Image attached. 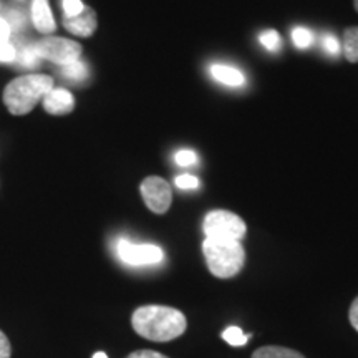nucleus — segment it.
Segmentation results:
<instances>
[{"mask_svg":"<svg viewBox=\"0 0 358 358\" xmlns=\"http://www.w3.org/2000/svg\"><path fill=\"white\" fill-rule=\"evenodd\" d=\"M131 325L140 337L151 342H169L185 334V313L174 307L143 306L133 312Z\"/></svg>","mask_w":358,"mask_h":358,"instance_id":"1","label":"nucleus"},{"mask_svg":"<svg viewBox=\"0 0 358 358\" xmlns=\"http://www.w3.org/2000/svg\"><path fill=\"white\" fill-rule=\"evenodd\" d=\"M50 90L53 80L48 75H24L7 85L3 101L12 115L22 116L32 111Z\"/></svg>","mask_w":358,"mask_h":358,"instance_id":"2","label":"nucleus"},{"mask_svg":"<svg viewBox=\"0 0 358 358\" xmlns=\"http://www.w3.org/2000/svg\"><path fill=\"white\" fill-rule=\"evenodd\" d=\"M203 254L209 271L219 279H231L243 271L245 262V250L241 241H222L206 237Z\"/></svg>","mask_w":358,"mask_h":358,"instance_id":"3","label":"nucleus"},{"mask_svg":"<svg viewBox=\"0 0 358 358\" xmlns=\"http://www.w3.org/2000/svg\"><path fill=\"white\" fill-rule=\"evenodd\" d=\"M203 231L209 239H222V241H241L245 236V222L243 217L231 211H211L206 214L203 222Z\"/></svg>","mask_w":358,"mask_h":358,"instance_id":"4","label":"nucleus"},{"mask_svg":"<svg viewBox=\"0 0 358 358\" xmlns=\"http://www.w3.org/2000/svg\"><path fill=\"white\" fill-rule=\"evenodd\" d=\"M35 45H37L40 57L60 66L80 60L83 52L82 45L62 37H45Z\"/></svg>","mask_w":358,"mask_h":358,"instance_id":"5","label":"nucleus"},{"mask_svg":"<svg viewBox=\"0 0 358 358\" xmlns=\"http://www.w3.org/2000/svg\"><path fill=\"white\" fill-rule=\"evenodd\" d=\"M116 252L128 266H155L164 259L163 249L155 244H133L127 239L118 241Z\"/></svg>","mask_w":358,"mask_h":358,"instance_id":"6","label":"nucleus"},{"mask_svg":"<svg viewBox=\"0 0 358 358\" xmlns=\"http://www.w3.org/2000/svg\"><path fill=\"white\" fill-rule=\"evenodd\" d=\"M141 196L150 211L156 214L168 213L169 206L173 203V191L168 181L163 178L151 176L141 182Z\"/></svg>","mask_w":358,"mask_h":358,"instance_id":"7","label":"nucleus"},{"mask_svg":"<svg viewBox=\"0 0 358 358\" xmlns=\"http://www.w3.org/2000/svg\"><path fill=\"white\" fill-rule=\"evenodd\" d=\"M64 25L70 34L78 35V37H90V35L95 34L98 27L96 13L93 8L85 7L83 12L78 13V15L65 17Z\"/></svg>","mask_w":358,"mask_h":358,"instance_id":"8","label":"nucleus"},{"mask_svg":"<svg viewBox=\"0 0 358 358\" xmlns=\"http://www.w3.org/2000/svg\"><path fill=\"white\" fill-rule=\"evenodd\" d=\"M73 95L64 88H53L43 98V108L50 115H66L73 110Z\"/></svg>","mask_w":358,"mask_h":358,"instance_id":"9","label":"nucleus"},{"mask_svg":"<svg viewBox=\"0 0 358 358\" xmlns=\"http://www.w3.org/2000/svg\"><path fill=\"white\" fill-rule=\"evenodd\" d=\"M32 20L38 32L47 35L55 32L57 24L50 6H48V0H32Z\"/></svg>","mask_w":358,"mask_h":358,"instance_id":"10","label":"nucleus"},{"mask_svg":"<svg viewBox=\"0 0 358 358\" xmlns=\"http://www.w3.org/2000/svg\"><path fill=\"white\" fill-rule=\"evenodd\" d=\"M211 75L214 80H217V82H221L222 85H227V87H243L245 83V77L243 71L231 65H213Z\"/></svg>","mask_w":358,"mask_h":358,"instance_id":"11","label":"nucleus"},{"mask_svg":"<svg viewBox=\"0 0 358 358\" xmlns=\"http://www.w3.org/2000/svg\"><path fill=\"white\" fill-rule=\"evenodd\" d=\"M252 358H306V357H303L302 353L292 350V348L268 345L254 352Z\"/></svg>","mask_w":358,"mask_h":358,"instance_id":"12","label":"nucleus"},{"mask_svg":"<svg viewBox=\"0 0 358 358\" xmlns=\"http://www.w3.org/2000/svg\"><path fill=\"white\" fill-rule=\"evenodd\" d=\"M343 53L352 64H358V27H350L343 32Z\"/></svg>","mask_w":358,"mask_h":358,"instance_id":"13","label":"nucleus"},{"mask_svg":"<svg viewBox=\"0 0 358 358\" xmlns=\"http://www.w3.org/2000/svg\"><path fill=\"white\" fill-rule=\"evenodd\" d=\"M62 75H64L66 80H70V82L80 83L88 78V66L82 60H75L69 65L62 66Z\"/></svg>","mask_w":358,"mask_h":358,"instance_id":"14","label":"nucleus"},{"mask_svg":"<svg viewBox=\"0 0 358 358\" xmlns=\"http://www.w3.org/2000/svg\"><path fill=\"white\" fill-rule=\"evenodd\" d=\"M17 60H19L20 66H25V69H35L42 60L40 57L38 48L35 43H29L22 48L20 53H17Z\"/></svg>","mask_w":358,"mask_h":358,"instance_id":"15","label":"nucleus"},{"mask_svg":"<svg viewBox=\"0 0 358 358\" xmlns=\"http://www.w3.org/2000/svg\"><path fill=\"white\" fill-rule=\"evenodd\" d=\"M222 338L226 340L229 345L241 347V345H245V343H248L250 335H245L243 330L239 329V327H227V329L222 332Z\"/></svg>","mask_w":358,"mask_h":358,"instance_id":"16","label":"nucleus"},{"mask_svg":"<svg viewBox=\"0 0 358 358\" xmlns=\"http://www.w3.org/2000/svg\"><path fill=\"white\" fill-rule=\"evenodd\" d=\"M259 42L268 52H277L282 47V38L275 30H266V32H262L259 35Z\"/></svg>","mask_w":358,"mask_h":358,"instance_id":"17","label":"nucleus"},{"mask_svg":"<svg viewBox=\"0 0 358 358\" xmlns=\"http://www.w3.org/2000/svg\"><path fill=\"white\" fill-rule=\"evenodd\" d=\"M292 42L299 48H308L313 43V34L306 27H295L292 30Z\"/></svg>","mask_w":358,"mask_h":358,"instance_id":"18","label":"nucleus"},{"mask_svg":"<svg viewBox=\"0 0 358 358\" xmlns=\"http://www.w3.org/2000/svg\"><path fill=\"white\" fill-rule=\"evenodd\" d=\"M322 48H324V52L329 53L330 57H338L340 52H342L340 40L332 34H325L324 37H322Z\"/></svg>","mask_w":358,"mask_h":358,"instance_id":"19","label":"nucleus"},{"mask_svg":"<svg viewBox=\"0 0 358 358\" xmlns=\"http://www.w3.org/2000/svg\"><path fill=\"white\" fill-rule=\"evenodd\" d=\"M174 161L179 166H194V164H198V156L191 150H181L174 156Z\"/></svg>","mask_w":358,"mask_h":358,"instance_id":"20","label":"nucleus"},{"mask_svg":"<svg viewBox=\"0 0 358 358\" xmlns=\"http://www.w3.org/2000/svg\"><path fill=\"white\" fill-rule=\"evenodd\" d=\"M174 185H176L179 189H198L199 187V179L192 174H181L174 179Z\"/></svg>","mask_w":358,"mask_h":358,"instance_id":"21","label":"nucleus"},{"mask_svg":"<svg viewBox=\"0 0 358 358\" xmlns=\"http://www.w3.org/2000/svg\"><path fill=\"white\" fill-rule=\"evenodd\" d=\"M62 7H64L65 17L78 15V13H82L85 8L82 0H64V2H62Z\"/></svg>","mask_w":358,"mask_h":358,"instance_id":"22","label":"nucleus"},{"mask_svg":"<svg viewBox=\"0 0 358 358\" xmlns=\"http://www.w3.org/2000/svg\"><path fill=\"white\" fill-rule=\"evenodd\" d=\"M6 20H7V24L10 25V29L13 30V32H17V30L24 29V25H25L24 13H20L19 10L8 12V15H7Z\"/></svg>","mask_w":358,"mask_h":358,"instance_id":"23","label":"nucleus"},{"mask_svg":"<svg viewBox=\"0 0 358 358\" xmlns=\"http://www.w3.org/2000/svg\"><path fill=\"white\" fill-rule=\"evenodd\" d=\"M15 58H17V50L10 42L0 45V62H6V64H8V62H13Z\"/></svg>","mask_w":358,"mask_h":358,"instance_id":"24","label":"nucleus"},{"mask_svg":"<svg viewBox=\"0 0 358 358\" xmlns=\"http://www.w3.org/2000/svg\"><path fill=\"white\" fill-rule=\"evenodd\" d=\"M12 355V347L8 342L7 335L0 330V358H10Z\"/></svg>","mask_w":358,"mask_h":358,"instance_id":"25","label":"nucleus"},{"mask_svg":"<svg viewBox=\"0 0 358 358\" xmlns=\"http://www.w3.org/2000/svg\"><path fill=\"white\" fill-rule=\"evenodd\" d=\"M128 358H168V357L155 350H138V352L129 353Z\"/></svg>","mask_w":358,"mask_h":358,"instance_id":"26","label":"nucleus"},{"mask_svg":"<svg viewBox=\"0 0 358 358\" xmlns=\"http://www.w3.org/2000/svg\"><path fill=\"white\" fill-rule=\"evenodd\" d=\"M10 32H12L10 25L7 24L6 19L0 17V45L8 43V40H10Z\"/></svg>","mask_w":358,"mask_h":358,"instance_id":"27","label":"nucleus"},{"mask_svg":"<svg viewBox=\"0 0 358 358\" xmlns=\"http://www.w3.org/2000/svg\"><path fill=\"white\" fill-rule=\"evenodd\" d=\"M348 319H350V324L353 329L358 332V297L352 302L350 310H348Z\"/></svg>","mask_w":358,"mask_h":358,"instance_id":"28","label":"nucleus"},{"mask_svg":"<svg viewBox=\"0 0 358 358\" xmlns=\"http://www.w3.org/2000/svg\"><path fill=\"white\" fill-rule=\"evenodd\" d=\"M93 358H108V357H106V353H103V352H96L95 355H93Z\"/></svg>","mask_w":358,"mask_h":358,"instance_id":"29","label":"nucleus"},{"mask_svg":"<svg viewBox=\"0 0 358 358\" xmlns=\"http://www.w3.org/2000/svg\"><path fill=\"white\" fill-rule=\"evenodd\" d=\"M353 3H355V10L358 12V0H353Z\"/></svg>","mask_w":358,"mask_h":358,"instance_id":"30","label":"nucleus"}]
</instances>
